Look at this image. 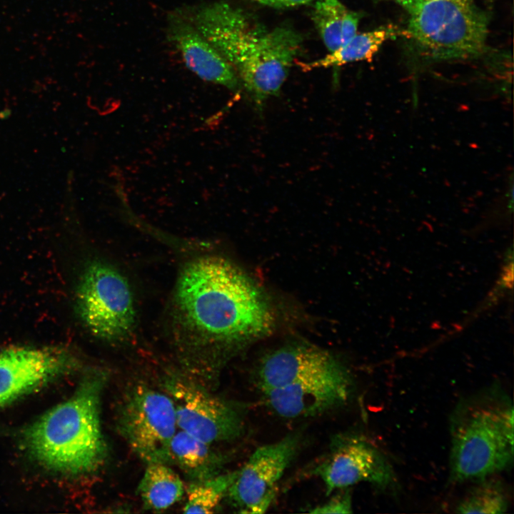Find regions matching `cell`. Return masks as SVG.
Returning <instances> with one entry per match:
<instances>
[{
	"label": "cell",
	"mask_w": 514,
	"mask_h": 514,
	"mask_svg": "<svg viewBox=\"0 0 514 514\" xmlns=\"http://www.w3.org/2000/svg\"><path fill=\"white\" fill-rule=\"evenodd\" d=\"M176 300L184 321L220 343H245L270 331L271 308L254 282L231 263L201 257L180 274Z\"/></svg>",
	"instance_id": "cell-1"
},
{
	"label": "cell",
	"mask_w": 514,
	"mask_h": 514,
	"mask_svg": "<svg viewBox=\"0 0 514 514\" xmlns=\"http://www.w3.org/2000/svg\"><path fill=\"white\" fill-rule=\"evenodd\" d=\"M236 71L256 109L279 93L301 46L293 29L271 30L224 1L201 6L189 18Z\"/></svg>",
	"instance_id": "cell-2"
},
{
	"label": "cell",
	"mask_w": 514,
	"mask_h": 514,
	"mask_svg": "<svg viewBox=\"0 0 514 514\" xmlns=\"http://www.w3.org/2000/svg\"><path fill=\"white\" fill-rule=\"evenodd\" d=\"M107 380L108 373L102 369L88 371L69 399L24 430L23 444L34 460L71 476L91 474L103 466L107 447L100 402Z\"/></svg>",
	"instance_id": "cell-3"
},
{
	"label": "cell",
	"mask_w": 514,
	"mask_h": 514,
	"mask_svg": "<svg viewBox=\"0 0 514 514\" xmlns=\"http://www.w3.org/2000/svg\"><path fill=\"white\" fill-rule=\"evenodd\" d=\"M513 423L512 400L497 386L461 400L450 418V480L477 481L508 468Z\"/></svg>",
	"instance_id": "cell-4"
},
{
	"label": "cell",
	"mask_w": 514,
	"mask_h": 514,
	"mask_svg": "<svg viewBox=\"0 0 514 514\" xmlns=\"http://www.w3.org/2000/svg\"><path fill=\"white\" fill-rule=\"evenodd\" d=\"M403 32L432 59H467L485 49L488 16L475 0H419Z\"/></svg>",
	"instance_id": "cell-5"
},
{
	"label": "cell",
	"mask_w": 514,
	"mask_h": 514,
	"mask_svg": "<svg viewBox=\"0 0 514 514\" xmlns=\"http://www.w3.org/2000/svg\"><path fill=\"white\" fill-rule=\"evenodd\" d=\"M116 424L144 463H170V443L178 427L173 402L164 391L143 383L133 386L120 404Z\"/></svg>",
	"instance_id": "cell-6"
},
{
	"label": "cell",
	"mask_w": 514,
	"mask_h": 514,
	"mask_svg": "<svg viewBox=\"0 0 514 514\" xmlns=\"http://www.w3.org/2000/svg\"><path fill=\"white\" fill-rule=\"evenodd\" d=\"M80 317L90 331L107 341H119L136 321L133 297L125 277L113 266L93 262L85 269L77 291Z\"/></svg>",
	"instance_id": "cell-7"
},
{
	"label": "cell",
	"mask_w": 514,
	"mask_h": 514,
	"mask_svg": "<svg viewBox=\"0 0 514 514\" xmlns=\"http://www.w3.org/2000/svg\"><path fill=\"white\" fill-rule=\"evenodd\" d=\"M161 386L173 402L178 429L211 445L243 434L245 418L238 406L182 376H166Z\"/></svg>",
	"instance_id": "cell-8"
},
{
	"label": "cell",
	"mask_w": 514,
	"mask_h": 514,
	"mask_svg": "<svg viewBox=\"0 0 514 514\" xmlns=\"http://www.w3.org/2000/svg\"><path fill=\"white\" fill-rule=\"evenodd\" d=\"M301 434L290 433L281 440L257 448L227 491L230 502L241 513L261 514L276 496L278 483L296 456Z\"/></svg>",
	"instance_id": "cell-9"
},
{
	"label": "cell",
	"mask_w": 514,
	"mask_h": 514,
	"mask_svg": "<svg viewBox=\"0 0 514 514\" xmlns=\"http://www.w3.org/2000/svg\"><path fill=\"white\" fill-rule=\"evenodd\" d=\"M311 473L322 480L327 495L362 482L383 489L395 483L393 468L383 453L366 438L354 434L333 439L328 453Z\"/></svg>",
	"instance_id": "cell-10"
},
{
	"label": "cell",
	"mask_w": 514,
	"mask_h": 514,
	"mask_svg": "<svg viewBox=\"0 0 514 514\" xmlns=\"http://www.w3.org/2000/svg\"><path fill=\"white\" fill-rule=\"evenodd\" d=\"M78 359L59 346L11 347L0 353V408L76 371Z\"/></svg>",
	"instance_id": "cell-11"
},
{
	"label": "cell",
	"mask_w": 514,
	"mask_h": 514,
	"mask_svg": "<svg viewBox=\"0 0 514 514\" xmlns=\"http://www.w3.org/2000/svg\"><path fill=\"white\" fill-rule=\"evenodd\" d=\"M353 381L346 368L263 390L266 405L286 418L308 417L342 405L350 398Z\"/></svg>",
	"instance_id": "cell-12"
},
{
	"label": "cell",
	"mask_w": 514,
	"mask_h": 514,
	"mask_svg": "<svg viewBox=\"0 0 514 514\" xmlns=\"http://www.w3.org/2000/svg\"><path fill=\"white\" fill-rule=\"evenodd\" d=\"M167 34L186 67L202 80L237 91L241 84L232 66L198 31L188 17L175 11L168 16Z\"/></svg>",
	"instance_id": "cell-13"
},
{
	"label": "cell",
	"mask_w": 514,
	"mask_h": 514,
	"mask_svg": "<svg viewBox=\"0 0 514 514\" xmlns=\"http://www.w3.org/2000/svg\"><path fill=\"white\" fill-rule=\"evenodd\" d=\"M345 368L323 349L308 344H292L278 348L261 360L256 383L263 391Z\"/></svg>",
	"instance_id": "cell-14"
},
{
	"label": "cell",
	"mask_w": 514,
	"mask_h": 514,
	"mask_svg": "<svg viewBox=\"0 0 514 514\" xmlns=\"http://www.w3.org/2000/svg\"><path fill=\"white\" fill-rule=\"evenodd\" d=\"M170 463H175L191 480L201 481L219 473L223 458L211 444L177 430L169 447Z\"/></svg>",
	"instance_id": "cell-15"
},
{
	"label": "cell",
	"mask_w": 514,
	"mask_h": 514,
	"mask_svg": "<svg viewBox=\"0 0 514 514\" xmlns=\"http://www.w3.org/2000/svg\"><path fill=\"white\" fill-rule=\"evenodd\" d=\"M184 485L180 476L168 464H147L137 493L144 508L165 510L179 501L184 494Z\"/></svg>",
	"instance_id": "cell-16"
},
{
	"label": "cell",
	"mask_w": 514,
	"mask_h": 514,
	"mask_svg": "<svg viewBox=\"0 0 514 514\" xmlns=\"http://www.w3.org/2000/svg\"><path fill=\"white\" fill-rule=\"evenodd\" d=\"M312 18L326 47L331 52L356 34L361 15L338 0H319Z\"/></svg>",
	"instance_id": "cell-17"
},
{
	"label": "cell",
	"mask_w": 514,
	"mask_h": 514,
	"mask_svg": "<svg viewBox=\"0 0 514 514\" xmlns=\"http://www.w3.org/2000/svg\"><path fill=\"white\" fill-rule=\"evenodd\" d=\"M398 32L391 26L356 34L346 44L324 57L311 62H298L304 71L339 66L347 63L371 59L381 45Z\"/></svg>",
	"instance_id": "cell-18"
},
{
	"label": "cell",
	"mask_w": 514,
	"mask_h": 514,
	"mask_svg": "<svg viewBox=\"0 0 514 514\" xmlns=\"http://www.w3.org/2000/svg\"><path fill=\"white\" fill-rule=\"evenodd\" d=\"M477 482L458 502L455 512L461 514L505 513L509 501L502 483L490 477Z\"/></svg>",
	"instance_id": "cell-19"
},
{
	"label": "cell",
	"mask_w": 514,
	"mask_h": 514,
	"mask_svg": "<svg viewBox=\"0 0 514 514\" xmlns=\"http://www.w3.org/2000/svg\"><path fill=\"white\" fill-rule=\"evenodd\" d=\"M238 470L218 475L201 481H193L186 490L187 500L184 513H211L226 495L228 488L236 478Z\"/></svg>",
	"instance_id": "cell-20"
},
{
	"label": "cell",
	"mask_w": 514,
	"mask_h": 514,
	"mask_svg": "<svg viewBox=\"0 0 514 514\" xmlns=\"http://www.w3.org/2000/svg\"><path fill=\"white\" fill-rule=\"evenodd\" d=\"M311 513H353L352 499L347 490L341 492L330 498L326 503L312 508Z\"/></svg>",
	"instance_id": "cell-21"
},
{
	"label": "cell",
	"mask_w": 514,
	"mask_h": 514,
	"mask_svg": "<svg viewBox=\"0 0 514 514\" xmlns=\"http://www.w3.org/2000/svg\"><path fill=\"white\" fill-rule=\"evenodd\" d=\"M256 2L272 7L283 8L306 4L311 0H254Z\"/></svg>",
	"instance_id": "cell-22"
},
{
	"label": "cell",
	"mask_w": 514,
	"mask_h": 514,
	"mask_svg": "<svg viewBox=\"0 0 514 514\" xmlns=\"http://www.w3.org/2000/svg\"><path fill=\"white\" fill-rule=\"evenodd\" d=\"M398 3L409 12L419 1V0H393Z\"/></svg>",
	"instance_id": "cell-23"
}]
</instances>
